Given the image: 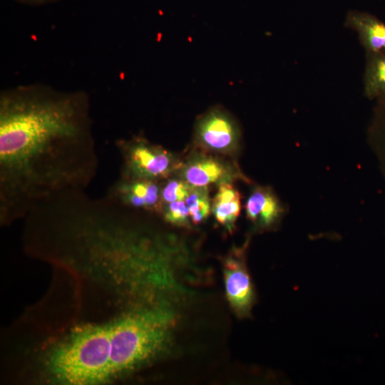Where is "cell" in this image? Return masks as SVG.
<instances>
[{
  "label": "cell",
  "instance_id": "obj_6",
  "mask_svg": "<svg viewBox=\"0 0 385 385\" xmlns=\"http://www.w3.org/2000/svg\"><path fill=\"white\" fill-rule=\"evenodd\" d=\"M178 169L183 180L197 187L230 183L241 175L230 163L200 152L192 153Z\"/></svg>",
  "mask_w": 385,
  "mask_h": 385
},
{
  "label": "cell",
  "instance_id": "obj_11",
  "mask_svg": "<svg viewBox=\"0 0 385 385\" xmlns=\"http://www.w3.org/2000/svg\"><path fill=\"white\" fill-rule=\"evenodd\" d=\"M363 90L370 100L385 98V52L366 53Z\"/></svg>",
  "mask_w": 385,
  "mask_h": 385
},
{
  "label": "cell",
  "instance_id": "obj_16",
  "mask_svg": "<svg viewBox=\"0 0 385 385\" xmlns=\"http://www.w3.org/2000/svg\"><path fill=\"white\" fill-rule=\"evenodd\" d=\"M18 3L27 6H39L61 1V0H16Z\"/></svg>",
  "mask_w": 385,
  "mask_h": 385
},
{
  "label": "cell",
  "instance_id": "obj_15",
  "mask_svg": "<svg viewBox=\"0 0 385 385\" xmlns=\"http://www.w3.org/2000/svg\"><path fill=\"white\" fill-rule=\"evenodd\" d=\"M191 185L185 180L178 179H170L163 185H160L161 206L163 204L185 200L187 198Z\"/></svg>",
  "mask_w": 385,
  "mask_h": 385
},
{
  "label": "cell",
  "instance_id": "obj_12",
  "mask_svg": "<svg viewBox=\"0 0 385 385\" xmlns=\"http://www.w3.org/2000/svg\"><path fill=\"white\" fill-rule=\"evenodd\" d=\"M369 137L385 175V98L376 101Z\"/></svg>",
  "mask_w": 385,
  "mask_h": 385
},
{
  "label": "cell",
  "instance_id": "obj_14",
  "mask_svg": "<svg viewBox=\"0 0 385 385\" xmlns=\"http://www.w3.org/2000/svg\"><path fill=\"white\" fill-rule=\"evenodd\" d=\"M159 213L166 222L173 225L188 227L190 225V212L184 200L162 205Z\"/></svg>",
  "mask_w": 385,
  "mask_h": 385
},
{
  "label": "cell",
  "instance_id": "obj_9",
  "mask_svg": "<svg viewBox=\"0 0 385 385\" xmlns=\"http://www.w3.org/2000/svg\"><path fill=\"white\" fill-rule=\"evenodd\" d=\"M344 25L354 31L365 52H385V23L364 11L351 10Z\"/></svg>",
  "mask_w": 385,
  "mask_h": 385
},
{
  "label": "cell",
  "instance_id": "obj_4",
  "mask_svg": "<svg viewBox=\"0 0 385 385\" xmlns=\"http://www.w3.org/2000/svg\"><path fill=\"white\" fill-rule=\"evenodd\" d=\"M240 130L235 120L220 107H214L200 116L195 128V140L202 148L219 153L236 151Z\"/></svg>",
  "mask_w": 385,
  "mask_h": 385
},
{
  "label": "cell",
  "instance_id": "obj_13",
  "mask_svg": "<svg viewBox=\"0 0 385 385\" xmlns=\"http://www.w3.org/2000/svg\"><path fill=\"white\" fill-rule=\"evenodd\" d=\"M185 202L190 212V220L194 224L202 222L209 216L211 205L207 187L191 185Z\"/></svg>",
  "mask_w": 385,
  "mask_h": 385
},
{
  "label": "cell",
  "instance_id": "obj_10",
  "mask_svg": "<svg viewBox=\"0 0 385 385\" xmlns=\"http://www.w3.org/2000/svg\"><path fill=\"white\" fill-rule=\"evenodd\" d=\"M215 220L231 232L241 211V196L230 183L219 185L211 205Z\"/></svg>",
  "mask_w": 385,
  "mask_h": 385
},
{
  "label": "cell",
  "instance_id": "obj_8",
  "mask_svg": "<svg viewBox=\"0 0 385 385\" xmlns=\"http://www.w3.org/2000/svg\"><path fill=\"white\" fill-rule=\"evenodd\" d=\"M284 212V208L279 198L268 187H255L245 203L247 219L260 230L277 225Z\"/></svg>",
  "mask_w": 385,
  "mask_h": 385
},
{
  "label": "cell",
  "instance_id": "obj_3",
  "mask_svg": "<svg viewBox=\"0 0 385 385\" xmlns=\"http://www.w3.org/2000/svg\"><path fill=\"white\" fill-rule=\"evenodd\" d=\"M116 147L123 160V179L158 183L168 178L181 164L172 153L143 136L118 140Z\"/></svg>",
  "mask_w": 385,
  "mask_h": 385
},
{
  "label": "cell",
  "instance_id": "obj_1",
  "mask_svg": "<svg viewBox=\"0 0 385 385\" xmlns=\"http://www.w3.org/2000/svg\"><path fill=\"white\" fill-rule=\"evenodd\" d=\"M98 168L88 95L34 83L0 94V222L85 190Z\"/></svg>",
  "mask_w": 385,
  "mask_h": 385
},
{
  "label": "cell",
  "instance_id": "obj_5",
  "mask_svg": "<svg viewBox=\"0 0 385 385\" xmlns=\"http://www.w3.org/2000/svg\"><path fill=\"white\" fill-rule=\"evenodd\" d=\"M222 271L226 298L232 309L238 317H249L256 295L244 250L231 251L223 260Z\"/></svg>",
  "mask_w": 385,
  "mask_h": 385
},
{
  "label": "cell",
  "instance_id": "obj_7",
  "mask_svg": "<svg viewBox=\"0 0 385 385\" xmlns=\"http://www.w3.org/2000/svg\"><path fill=\"white\" fill-rule=\"evenodd\" d=\"M107 195L133 210L159 213L161 209L160 185L157 182L120 178Z\"/></svg>",
  "mask_w": 385,
  "mask_h": 385
},
{
  "label": "cell",
  "instance_id": "obj_2",
  "mask_svg": "<svg viewBox=\"0 0 385 385\" xmlns=\"http://www.w3.org/2000/svg\"><path fill=\"white\" fill-rule=\"evenodd\" d=\"M112 320L80 325L55 342L42 359L51 382L100 384L114 380Z\"/></svg>",
  "mask_w": 385,
  "mask_h": 385
}]
</instances>
